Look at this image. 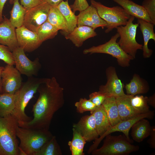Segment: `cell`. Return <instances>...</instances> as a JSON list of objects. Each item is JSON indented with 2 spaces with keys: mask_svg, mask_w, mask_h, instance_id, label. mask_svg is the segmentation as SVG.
Returning <instances> with one entry per match:
<instances>
[{
  "mask_svg": "<svg viewBox=\"0 0 155 155\" xmlns=\"http://www.w3.org/2000/svg\"><path fill=\"white\" fill-rule=\"evenodd\" d=\"M102 105L106 114L111 127L122 121L119 114L115 97H106Z\"/></svg>",
  "mask_w": 155,
  "mask_h": 155,
  "instance_id": "cell-23",
  "label": "cell"
},
{
  "mask_svg": "<svg viewBox=\"0 0 155 155\" xmlns=\"http://www.w3.org/2000/svg\"><path fill=\"white\" fill-rule=\"evenodd\" d=\"M102 146L93 150L92 155H128L138 150L139 147L131 144L125 135L105 136Z\"/></svg>",
  "mask_w": 155,
  "mask_h": 155,
  "instance_id": "cell-5",
  "label": "cell"
},
{
  "mask_svg": "<svg viewBox=\"0 0 155 155\" xmlns=\"http://www.w3.org/2000/svg\"><path fill=\"white\" fill-rule=\"evenodd\" d=\"M106 97L104 94L99 91L93 92L89 95V99L97 107L102 105Z\"/></svg>",
  "mask_w": 155,
  "mask_h": 155,
  "instance_id": "cell-38",
  "label": "cell"
},
{
  "mask_svg": "<svg viewBox=\"0 0 155 155\" xmlns=\"http://www.w3.org/2000/svg\"><path fill=\"white\" fill-rule=\"evenodd\" d=\"M62 152L55 136L47 141L34 155H61Z\"/></svg>",
  "mask_w": 155,
  "mask_h": 155,
  "instance_id": "cell-30",
  "label": "cell"
},
{
  "mask_svg": "<svg viewBox=\"0 0 155 155\" xmlns=\"http://www.w3.org/2000/svg\"><path fill=\"white\" fill-rule=\"evenodd\" d=\"M137 22L143 37L144 45L142 49L143 55L144 58H149L152 55L153 51L148 48V42L151 39L155 41V34L154 30V25L141 19H137Z\"/></svg>",
  "mask_w": 155,
  "mask_h": 155,
  "instance_id": "cell-19",
  "label": "cell"
},
{
  "mask_svg": "<svg viewBox=\"0 0 155 155\" xmlns=\"http://www.w3.org/2000/svg\"><path fill=\"white\" fill-rule=\"evenodd\" d=\"M94 30L87 26H77L69 33L65 34V37L70 40L75 46L79 47L86 40L97 36Z\"/></svg>",
  "mask_w": 155,
  "mask_h": 155,
  "instance_id": "cell-17",
  "label": "cell"
},
{
  "mask_svg": "<svg viewBox=\"0 0 155 155\" xmlns=\"http://www.w3.org/2000/svg\"><path fill=\"white\" fill-rule=\"evenodd\" d=\"M19 155H26V154L24 151L19 147Z\"/></svg>",
  "mask_w": 155,
  "mask_h": 155,
  "instance_id": "cell-46",
  "label": "cell"
},
{
  "mask_svg": "<svg viewBox=\"0 0 155 155\" xmlns=\"http://www.w3.org/2000/svg\"><path fill=\"white\" fill-rule=\"evenodd\" d=\"M131 128V135L133 139L140 143L149 136L151 127L149 121L144 118L135 123Z\"/></svg>",
  "mask_w": 155,
  "mask_h": 155,
  "instance_id": "cell-22",
  "label": "cell"
},
{
  "mask_svg": "<svg viewBox=\"0 0 155 155\" xmlns=\"http://www.w3.org/2000/svg\"><path fill=\"white\" fill-rule=\"evenodd\" d=\"M7 0H0V22H1L3 18L2 17V12L4 5ZM14 0H9V3L11 4L13 3Z\"/></svg>",
  "mask_w": 155,
  "mask_h": 155,
  "instance_id": "cell-42",
  "label": "cell"
},
{
  "mask_svg": "<svg viewBox=\"0 0 155 155\" xmlns=\"http://www.w3.org/2000/svg\"><path fill=\"white\" fill-rule=\"evenodd\" d=\"M20 1L21 4L26 10L34 7L46 2L44 0H20Z\"/></svg>",
  "mask_w": 155,
  "mask_h": 155,
  "instance_id": "cell-40",
  "label": "cell"
},
{
  "mask_svg": "<svg viewBox=\"0 0 155 155\" xmlns=\"http://www.w3.org/2000/svg\"><path fill=\"white\" fill-rule=\"evenodd\" d=\"M119 37L118 33L112 36L110 40L106 43L97 46H93L84 50V54L100 53L107 54L116 58L118 65L122 67H127L130 65L131 60L133 58L126 53L120 47L117 42Z\"/></svg>",
  "mask_w": 155,
  "mask_h": 155,
  "instance_id": "cell-8",
  "label": "cell"
},
{
  "mask_svg": "<svg viewBox=\"0 0 155 155\" xmlns=\"http://www.w3.org/2000/svg\"><path fill=\"white\" fill-rule=\"evenodd\" d=\"M57 7L66 22L69 33L77 26V16H76L72 10L68 0L63 1Z\"/></svg>",
  "mask_w": 155,
  "mask_h": 155,
  "instance_id": "cell-26",
  "label": "cell"
},
{
  "mask_svg": "<svg viewBox=\"0 0 155 155\" xmlns=\"http://www.w3.org/2000/svg\"><path fill=\"white\" fill-rule=\"evenodd\" d=\"M18 121L11 114L0 117V155H19Z\"/></svg>",
  "mask_w": 155,
  "mask_h": 155,
  "instance_id": "cell-3",
  "label": "cell"
},
{
  "mask_svg": "<svg viewBox=\"0 0 155 155\" xmlns=\"http://www.w3.org/2000/svg\"><path fill=\"white\" fill-rule=\"evenodd\" d=\"M115 98L119 114L121 120L128 119L146 113L137 110L132 107L130 102L129 95L125 94Z\"/></svg>",
  "mask_w": 155,
  "mask_h": 155,
  "instance_id": "cell-20",
  "label": "cell"
},
{
  "mask_svg": "<svg viewBox=\"0 0 155 155\" xmlns=\"http://www.w3.org/2000/svg\"><path fill=\"white\" fill-rule=\"evenodd\" d=\"M39 97L33 105V118L19 124V127L34 129L49 130L55 113L63 106L64 89L55 77L47 78L39 86Z\"/></svg>",
  "mask_w": 155,
  "mask_h": 155,
  "instance_id": "cell-1",
  "label": "cell"
},
{
  "mask_svg": "<svg viewBox=\"0 0 155 155\" xmlns=\"http://www.w3.org/2000/svg\"><path fill=\"white\" fill-rule=\"evenodd\" d=\"M3 68L4 67L0 66V94H1L3 93V91L1 84V72Z\"/></svg>",
  "mask_w": 155,
  "mask_h": 155,
  "instance_id": "cell-45",
  "label": "cell"
},
{
  "mask_svg": "<svg viewBox=\"0 0 155 155\" xmlns=\"http://www.w3.org/2000/svg\"><path fill=\"white\" fill-rule=\"evenodd\" d=\"M51 6H57L63 0H44Z\"/></svg>",
  "mask_w": 155,
  "mask_h": 155,
  "instance_id": "cell-43",
  "label": "cell"
},
{
  "mask_svg": "<svg viewBox=\"0 0 155 155\" xmlns=\"http://www.w3.org/2000/svg\"><path fill=\"white\" fill-rule=\"evenodd\" d=\"M16 29L9 19L4 16L0 23V43L7 46L12 52L19 46Z\"/></svg>",
  "mask_w": 155,
  "mask_h": 155,
  "instance_id": "cell-16",
  "label": "cell"
},
{
  "mask_svg": "<svg viewBox=\"0 0 155 155\" xmlns=\"http://www.w3.org/2000/svg\"><path fill=\"white\" fill-rule=\"evenodd\" d=\"M75 106L77 112L80 113L88 111H90L91 113L97 107L89 99L86 98H80L75 103Z\"/></svg>",
  "mask_w": 155,
  "mask_h": 155,
  "instance_id": "cell-33",
  "label": "cell"
},
{
  "mask_svg": "<svg viewBox=\"0 0 155 155\" xmlns=\"http://www.w3.org/2000/svg\"><path fill=\"white\" fill-rule=\"evenodd\" d=\"M73 137L71 141L68 142L72 155H84L83 150L87 142L85 138L74 128H73Z\"/></svg>",
  "mask_w": 155,
  "mask_h": 155,
  "instance_id": "cell-29",
  "label": "cell"
},
{
  "mask_svg": "<svg viewBox=\"0 0 155 155\" xmlns=\"http://www.w3.org/2000/svg\"><path fill=\"white\" fill-rule=\"evenodd\" d=\"M107 82L105 84L101 85L99 91L107 97H116L124 95L125 85L119 79L115 68L112 66L107 67L106 70Z\"/></svg>",
  "mask_w": 155,
  "mask_h": 155,
  "instance_id": "cell-13",
  "label": "cell"
},
{
  "mask_svg": "<svg viewBox=\"0 0 155 155\" xmlns=\"http://www.w3.org/2000/svg\"><path fill=\"white\" fill-rule=\"evenodd\" d=\"M148 97L143 95L135 96L129 95L130 104L135 109L144 112H147L150 110L148 103Z\"/></svg>",
  "mask_w": 155,
  "mask_h": 155,
  "instance_id": "cell-32",
  "label": "cell"
},
{
  "mask_svg": "<svg viewBox=\"0 0 155 155\" xmlns=\"http://www.w3.org/2000/svg\"><path fill=\"white\" fill-rule=\"evenodd\" d=\"M90 2L96 9L100 17L106 22V33L118 26L125 25L131 16L120 6L108 7L94 0H90Z\"/></svg>",
  "mask_w": 155,
  "mask_h": 155,
  "instance_id": "cell-6",
  "label": "cell"
},
{
  "mask_svg": "<svg viewBox=\"0 0 155 155\" xmlns=\"http://www.w3.org/2000/svg\"><path fill=\"white\" fill-rule=\"evenodd\" d=\"M77 16V26H87L92 28L94 30L96 28L92 22L86 9L80 12Z\"/></svg>",
  "mask_w": 155,
  "mask_h": 155,
  "instance_id": "cell-36",
  "label": "cell"
},
{
  "mask_svg": "<svg viewBox=\"0 0 155 155\" xmlns=\"http://www.w3.org/2000/svg\"><path fill=\"white\" fill-rule=\"evenodd\" d=\"M12 53L16 68L21 74L28 77L37 75L41 67L38 58L33 61L30 60L26 55L24 50L19 46L15 49Z\"/></svg>",
  "mask_w": 155,
  "mask_h": 155,
  "instance_id": "cell-10",
  "label": "cell"
},
{
  "mask_svg": "<svg viewBox=\"0 0 155 155\" xmlns=\"http://www.w3.org/2000/svg\"><path fill=\"white\" fill-rule=\"evenodd\" d=\"M22 83L21 74L13 65L7 64L4 67L1 80L3 93L14 94Z\"/></svg>",
  "mask_w": 155,
  "mask_h": 155,
  "instance_id": "cell-12",
  "label": "cell"
},
{
  "mask_svg": "<svg viewBox=\"0 0 155 155\" xmlns=\"http://www.w3.org/2000/svg\"><path fill=\"white\" fill-rule=\"evenodd\" d=\"M154 115V111L150 110L148 112L138 115L131 118L121 121L116 125L110 127L102 136L96 139L94 143L89 148L88 153L90 154L93 150L97 148L101 141L106 136L114 132L119 131L122 132L127 138L131 141L129 136V132L133 124L139 120L142 119H152Z\"/></svg>",
  "mask_w": 155,
  "mask_h": 155,
  "instance_id": "cell-9",
  "label": "cell"
},
{
  "mask_svg": "<svg viewBox=\"0 0 155 155\" xmlns=\"http://www.w3.org/2000/svg\"><path fill=\"white\" fill-rule=\"evenodd\" d=\"M47 21L58 30L68 33L66 22L57 6H51Z\"/></svg>",
  "mask_w": 155,
  "mask_h": 155,
  "instance_id": "cell-25",
  "label": "cell"
},
{
  "mask_svg": "<svg viewBox=\"0 0 155 155\" xmlns=\"http://www.w3.org/2000/svg\"><path fill=\"white\" fill-rule=\"evenodd\" d=\"M58 31L47 20L39 27L36 32L39 39L43 42L54 38L57 35Z\"/></svg>",
  "mask_w": 155,
  "mask_h": 155,
  "instance_id": "cell-31",
  "label": "cell"
},
{
  "mask_svg": "<svg viewBox=\"0 0 155 155\" xmlns=\"http://www.w3.org/2000/svg\"><path fill=\"white\" fill-rule=\"evenodd\" d=\"M51 6L45 2L26 10L23 26L36 32L39 27L47 20Z\"/></svg>",
  "mask_w": 155,
  "mask_h": 155,
  "instance_id": "cell-11",
  "label": "cell"
},
{
  "mask_svg": "<svg viewBox=\"0 0 155 155\" xmlns=\"http://www.w3.org/2000/svg\"><path fill=\"white\" fill-rule=\"evenodd\" d=\"M16 98L15 93L0 94V117L11 114L14 107Z\"/></svg>",
  "mask_w": 155,
  "mask_h": 155,
  "instance_id": "cell-28",
  "label": "cell"
},
{
  "mask_svg": "<svg viewBox=\"0 0 155 155\" xmlns=\"http://www.w3.org/2000/svg\"><path fill=\"white\" fill-rule=\"evenodd\" d=\"M113 0L122 7L131 16L153 23L146 10L142 5L131 0Z\"/></svg>",
  "mask_w": 155,
  "mask_h": 155,
  "instance_id": "cell-18",
  "label": "cell"
},
{
  "mask_svg": "<svg viewBox=\"0 0 155 155\" xmlns=\"http://www.w3.org/2000/svg\"><path fill=\"white\" fill-rule=\"evenodd\" d=\"M147 102L148 104L155 108V94H154L152 96L148 97Z\"/></svg>",
  "mask_w": 155,
  "mask_h": 155,
  "instance_id": "cell-44",
  "label": "cell"
},
{
  "mask_svg": "<svg viewBox=\"0 0 155 155\" xmlns=\"http://www.w3.org/2000/svg\"><path fill=\"white\" fill-rule=\"evenodd\" d=\"M16 31L19 46L25 52L30 53L34 51L42 43L36 32L31 31L23 26L16 28Z\"/></svg>",
  "mask_w": 155,
  "mask_h": 155,
  "instance_id": "cell-14",
  "label": "cell"
},
{
  "mask_svg": "<svg viewBox=\"0 0 155 155\" xmlns=\"http://www.w3.org/2000/svg\"><path fill=\"white\" fill-rule=\"evenodd\" d=\"M142 6L145 9L152 23L155 24V0H144Z\"/></svg>",
  "mask_w": 155,
  "mask_h": 155,
  "instance_id": "cell-37",
  "label": "cell"
},
{
  "mask_svg": "<svg viewBox=\"0 0 155 155\" xmlns=\"http://www.w3.org/2000/svg\"><path fill=\"white\" fill-rule=\"evenodd\" d=\"M127 94L135 96L147 93L150 90L147 82L135 73L130 82L124 86Z\"/></svg>",
  "mask_w": 155,
  "mask_h": 155,
  "instance_id": "cell-21",
  "label": "cell"
},
{
  "mask_svg": "<svg viewBox=\"0 0 155 155\" xmlns=\"http://www.w3.org/2000/svg\"><path fill=\"white\" fill-rule=\"evenodd\" d=\"M134 19L131 16L125 25L116 28L120 37L118 43L123 51L134 59L135 58L137 51L142 50L143 46L136 40L137 30L139 26L137 23H133Z\"/></svg>",
  "mask_w": 155,
  "mask_h": 155,
  "instance_id": "cell-7",
  "label": "cell"
},
{
  "mask_svg": "<svg viewBox=\"0 0 155 155\" xmlns=\"http://www.w3.org/2000/svg\"><path fill=\"white\" fill-rule=\"evenodd\" d=\"M16 135L20 141L19 147L26 155H34L53 136L49 130L27 128L19 126Z\"/></svg>",
  "mask_w": 155,
  "mask_h": 155,
  "instance_id": "cell-4",
  "label": "cell"
},
{
  "mask_svg": "<svg viewBox=\"0 0 155 155\" xmlns=\"http://www.w3.org/2000/svg\"><path fill=\"white\" fill-rule=\"evenodd\" d=\"M74 128L85 139L86 142H90L99 136L93 115L83 116L78 122L73 124Z\"/></svg>",
  "mask_w": 155,
  "mask_h": 155,
  "instance_id": "cell-15",
  "label": "cell"
},
{
  "mask_svg": "<svg viewBox=\"0 0 155 155\" xmlns=\"http://www.w3.org/2000/svg\"><path fill=\"white\" fill-rule=\"evenodd\" d=\"M9 20L12 25L17 28L23 26L26 9L20 3L19 0H14Z\"/></svg>",
  "mask_w": 155,
  "mask_h": 155,
  "instance_id": "cell-27",
  "label": "cell"
},
{
  "mask_svg": "<svg viewBox=\"0 0 155 155\" xmlns=\"http://www.w3.org/2000/svg\"><path fill=\"white\" fill-rule=\"evenodd\" d=\"M150 138L148 140L147 143L151 148L155 149V127H151V132L150 134Z\"/></svg>",
  "mask_w": 155,
  "mask_h": 155,
  "instance_id": "cell-41",
  "label": "cell"
},
{
  "mask_svg": "<svg viewBox=\"0 0 155 155\" xmlns=\"http://www.w3.org/2000/svg\"><path fill=\"white\" fill-rule=\"evenodd\" d=\"M86 0H75L73 3L70 6L73 12L81 11L86 9L89 6Z\"/></svg>",
  "mask_w": 155,
  "mask_h": 155,
  "instance_id": "cell-39",
  "label": "cell"
},
{
  "mask_svg": "<svg viewBox=\"0 0 155 155\" xmlns=\"http://www.w3.org/2000/svg\"><path fill=\"white\" fill-rule=\"evenodd\" d=\"M86 9L92 22L96 28L101 27L103 29L106 27L107 25L106 22L100 17L94 7L91 5Z\"/></svg>",
  "mask_w": 155,
  "mask_h": 155,
  "instance_id": "cell-34",
  "label": "cell"
},
{
  "mask_svg": "<svg viewBox=\"0 0 155 155\" xmlns=\"http://www.w3.org/2000/svg\"><path fill=\"white\" fill-rule=\"evenodd\" d=\"M0 60H2L7 64L15 65L12 52L7 46L0 43Z\"/></svg>",
  "mask_w": 155,
  "mask_h": 155,
  "instance_id": "cell-35",
  "label": "cell"
},
{
  "mask_svg": "<svg viewBox=\"0 0 155 155\" xmlns=\"http://www.w3.org/2000/svg\"><path fill=\"white\" fill-rule=\"evenodd\" d=\"M47 78L28 77L22 82L20 88L15 93L16 98L14 107L11 114L16 119L18 124L30 121L32 118L28 116L25 108L34 95L37 91L39 86L45 82Z\"/></svg>",
  "mask_w": 155,
  "mask_h": 155,
  "instance_id": "cell-2",
  "label": "cell"
},
{
  "mask_svg": "<svg viewBox=\"0 0 155 155\" xmlns=\"http://www.w3.org/2000/svg\"><path fill=\"white\" fill-rule=\"evenodd\" d=\"M90 114L94 117L98 134L101 137L111 127L106 114L101 105Z\"/></svg>",
  "mask_w": 155,
  "mask_h": 155,
  "instance_id": "cell-24",
  "label": "cell"
}]
</instances>
